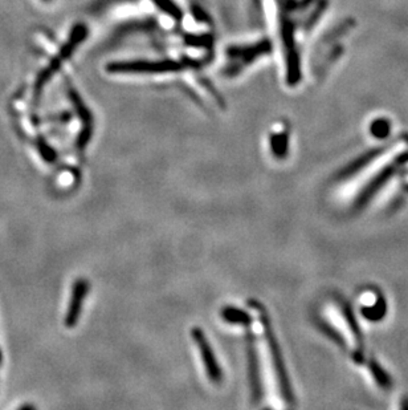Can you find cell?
Listing matches in <instances>:
<instances>
[{
	"instance_id": "9",
	"label": "cell",
	"mask_w": 408,
	"mask_h": 410,
	"mask_svg": "<svg viewBox=\"0 0 408 410\" xmlns=\"http://www.w3.org/2000/svg\"><path fill=\"white\" fill-rule=\"evenodd\" d=\"M3 362V352H1V349H0V364Z\"/></svg>"
},
{
	"instance_id": "2",
	"label": "cell",
	"mask_w": 408,
	"mask_h": 410,
	"mask_svg": "<svg viewBox=\"0 0 408 410\" xmlns=\"http://www.w3.org/2000/svg\"><path fill=\"white\" fill-rule=\"evenodd\" d=\"M191 336L194 338L195 344L199 349V353H200V358H202V361H203L204 368H205V373L208 376V379L212 384H220L223 381V372H222V368H220L219 362H217V360H216L214 349L211 347V344H210L208 338L205 336L203 329L195 327L191 331Z\"/></svg>"
},
{
	"instance_id": "1",
	"label": "cell",
	"mask_w": 408,
	"mask_h": 410,
	"mask_svg": "<svg viewBox=\"0 0 408 410\" xmlns=\"http://www.w3.org/2000/svg\"><path fill=\"white\" fill-rule=\"evenodd\" d=\"M249 306L257 309L260 312V320L263 324V329H264V335H266V343L269 347V353L272 358V364H273V370H275L276 377L278 381V387H280V393L283 396V399L288 402L292 404L293 402V394H292V389H290V384L288 379V375H286L285 365H284V360H283V355L281 350L278 348V343L276 340L273 331L271 327V321L268 318V314L263 306L255 301V300H249Z\"/></svg>"
},
{
	"instance_id": "8",
	"label": "cell",
	"mask_w": 408,
	"mask_h": 410,
	"mask_svg": "<svg viewBox=\"0 0 408 410\" xmlns=\"http://www.w3.org/2000/svg\"><path fill=\"white\" fill-rule=\"evenodd\" d=\"M390 131V123L386 120H378L371 125V133L375 137H386Z\"/></svg>"
},
{
	"instance_id": "6",
	"label": "cell",
	"mask_w": 408,
	"mask_h": 410,
	"mask_svg": "<svg viewBox=\"0 0 408 410\" xmlns=\"http://www.w3.org/2000/svg\"><path fill=\"white\" fill-rule=\"evenodd\" d=\"M289 144V133L281 132V133L272 134L271 137V149L275 154L276 158H284Z\"/></svg>"
},
{
	"instance_id": "5",
	"label": "cell",
	"mask_w": 408,
	"mask_h": 410,
	"mask_svg": "<svg viewBox=\"0 0 408 410\" xmlns=\"http://www.w3.org/2000/svg\"><path fill=\"white\" fill-rule=\"evenodd\" d=\"M220 316L228 324L240 326V327H245V328H249L254 323V318H251L249 314H246L240 308L232 307V306L222 308Z\"/></svg>"
},
{
	"instance_id": "7",
	"label": "cell",
	"mask_w": 408,
	"mask_h": 410,
	"mask_svg": "<svg viewBox=\"0 0 408 410\" xmlns=\"http://www.w3.org/2000/svg\"><path fill=\"white\" fill-rule=\"evenodd\" d=\"M38 148H39V152H40L42 160H45L48 164H53V162L57 161L56 150L51 148L45 140H39L38 141Z\"/></svg>"
},
{
	"instance_id": "3",
	"label": "cell",
	"mask_w": 408,
	"mask_h": 410,
	"mask_svg": "<svg viewBox=\"0 0 408 410\" xmlns=\"http://www.w3.org/2000/svg\"><path fill=\"white\" fill-rule=\"evenodd\" d=\"M246 355H248V373H249V385H251V399L255 405H259L263 400V381L260 373V364L256 349V340L252 332H248L246 341Z\"/></svg>"
},
{
	"instance_id": "4",
	"label": "cell",
	"mask_w": 408,
	"mask_h": 410,
	"mask_svg": "<svg viewBox=\"0 0 408 410\" xmlns=\"http://www.w3.org/2000/svg\"><path fill=\"white\" fill-rule=\"evenodd\" d=\"M89 292V282L84 277H79L72 287L71 300L67 309V315L64 318L67 328H74L80 320L82 311V303L88 297Z\"/></svg>"
}]
</instances>
